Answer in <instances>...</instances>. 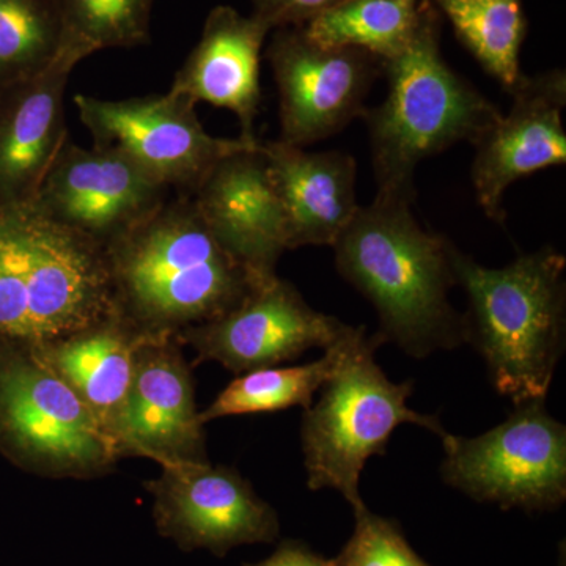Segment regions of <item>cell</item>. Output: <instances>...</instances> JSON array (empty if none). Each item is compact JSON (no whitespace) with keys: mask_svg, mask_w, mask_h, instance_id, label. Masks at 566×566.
I'll return each instance as SVG.
<instances>
[{"mask_svg":"<svg viewBox=\"0 0 566 566\" xmlns=\"http://www.w3.org/2000/svg\"><path fill=\"white\" fill-rule=\"evenodd\" d=\"M59 24L57 57L76 66L88 55L150 40L155 0H50Z\"/></svg>","mask_w":566,"mask_h":566,"instance_id":"603a6c76","label":"cell"},{"mask_svg":"<svg viewBox=\"0 0 566 566\" xmlns=\"http://www.w3.org/2000/svg\"><path fill=\"white\" fill-rule=\"evenodd\" d=\"M59 24L50 0H0V91L50 69Z\"/></svg>","mask_w":566,"mask_h":566,"instance_id":"d4e9b609","label":"cell"},{"mask_svg":"<svg viewBox=\"0 0 566 566\" xmlns=\"http://www.w3.org/2000/svg\"><path fill=\"white\" fill-rule=\"evenodd\" d=\"M245 566H329V560L318 556L304 543L285 542L266 560Z\"/></svg>","mask_w":566,"mask_h":566,"instance_id":"83f0119b","label":"cell"},{"mask_svg":"<svg viewBox=\"0 0 566 566\" xmlns=\"http://www.w3.org/2000/svg\"><path fill=\"white\" fill-rule=\"evenodd\" d=\"M191 365L174 335H151L137 349L128 397L112 431L118 458L159 465L208 461Z\"/></svg>","mask_w":566,"mask_h":566,"instance_id":"5bb4252c","label":"cell"},{"mask_svg":"<svg viewBox=\"0 0 566 566\" xmlns=\"http://www.w3.org/2000/svg\"><path fill=\"white\" fill-rule=\"evenodd\" d=\"M104 251L115 314L145 335L177 337L263 283L216 240L188 193L167 199Z\"/></svg>","mask_w":566,"mask_h":566,"instance_id":"6da1fadb","label":"cell"},{"mask_svg":"<svg viewBox=\"0 0 566 566\" xmlns=\"http://www.w3.org/2000/svg\"><path fill=\"white\" fill-rule=\"evenodd\" d=\"M279 93V140L307 147L363 118L382 61L359 50L319 46L303 29L275 33L268 50Z\"/></svg>","mask_w":566,"mask_h":566,"instance_id":"30bf717a","label":"cell"},{"mask_svg":"<svg viewBox=\"0 0 566 566\" xmlns=\"http://www.w3.org/2000/svg\"><path fill=\"white\" fill-rule=\"evenodd\" d=\"M452 244L417 222L412 202L381 196L359 207L337 238L335 268L374 305L382 344L417 359L464 344V315L449 297L457 286Z\"/></svg>","mask_w":566,"mask_h":566,"instance_id":"7a4b0ae2","label":"cell"},{"mask_svg":"<svg viewBox=\"0 0 566 566\" xmlns=\"http://www.w3.org/2000/svg\"><path fill=\"white\" fill-rule=\"evenodd\" d=\"M164 534L223 556L234 546L271 543L279 535L273 506L230 465L178 463L145 482Z\"/></svg>","mask_w":566,"mask_h":566,"instance_id":"4fadbf2b","label":"cell"},{"mask_svg":"<svg viewBox=\"0 0 566 566\" xmlns=\"http://www.w3.org/2000/svg\"><path fill=\"white\" fill-rule=\"evenodd\" d=\"M74 104L95 147L120 153L153 180L188 196L221 159L260 142L211 136L196 103L172 92L126 99L76 95Z\"/></svg>","mask_w":566,"mask_h":566,"instance_id":"9c48e42d","label":"cell"},{"mask_svg":"<svg viewBox=\"0 0 566 566\" xmlns=\"http://www.w3.org/2000/svg\"><path fill=\"white\" fill-rule=\"evenodd\" d=\"M285 218L286 251L331 245L353 221L357 166L344 151H308L282 140L262 142Z\"/></svg>","mask_w":566,"mask_h":566,"instance_id":"ac0fdd59","label":"cell"},{"mask_svg":"<svg viewBox=\"0 0 566 566\" xmlns=\"http://www.w3.org/2000/svg\"><path fill=\"white\" fill-rule=\"evenodd\" d=\"M344 0H253V17L274 28L304 25Z\"/></svg>","mask_w":566,"mask_h":566,"instance_id":"4316f807","label":"cell"},{"mask_svg":"<svg viewBox=\"0 0 566 566\" xmlns=\"http://www.w3.org/2000/svg\"><path fill=\"white\" fill-rule=\"evenodd\" d=\"M73 70L55 59L39 76L0 91V207L31 202L69 139L63 98Z\"/></svg>","mask_w":566,"mask_h":566,"instance_id":"d6986e66","label":"cell"},{"mask_svg":"<svg viewBox=\"0 0 566 566\" xmlns=\"http://www.w3.org/2000/svg\"><path fill=\"white\" fill-rule=\"evenodd\" d=\"M169 191L120 153L66 139L32 200L59 226L106 249L158 210Z\"/></svg>","mask_w":566,"mask_h":566,"instance_id":"7c38bea8","label":"cell"},{"mask_svg":"<svg viewBox=\"0 0 566 566\" xmlns=\"http://www.w3.org/2000/svg\"><path fill=\"white\" fill-rule=\"evenodd\" d=\"M546 400L515 405L504 422L475 438L441 439L447 485L501 509L551 512L566 499V428Z\"/></svg>","mask_w":566,"mask_h":566,"instance_id":"ba28073f","label":"cell"},{"mask_svg":"<svg viewBox=\"0 0 566 566\" xmlns=\"http://www.w3.org/2000/svg\"><path fill=\"white\" fill-rule=\"evenodd\" d=\"M382 74L385 102L367 107L363 115L376 196L415 203L419 164L460 142L474 144L502 112L442 59L428 13L420 17L408 46L382 62Z\"/></svg>","mask_w":566,"mask_h":566,"instance_id":"277c9868","label":"cell"},{"mask_svg":"<svg viewBox=\"0 0 566 566\" xmlns=\"http://www.w3.org/2000/svg\"><path fill=\"white\" fill-rule=\"evenodd\" d=\"M0 453L48 479H98L120 460L84 401L9 338H0Z\"/></svg>","mask_w":566,"mask_h":566,"instance_id":"52a82bcc","label":"cell"},{"mask_svg":"<svg viewBox=\"0 0 566 566\" xmlns=\"http://www.w3.org/2000/svg\"><path fill=\"white\" fill-rule=\"evenodd\" d=\"M450 256L468 296L465 342L485 360L495 392L513 405L546 400L565 349V255L546 245L486 268L452 244Z\"/></svg>","mask_w":566,"mask_h":566,"instance_id":"3957f363","label":"cell"},{"mask_svg":"<svg viewBox=\"0 0 566 566\" xmlns=\"http://www.w3.org/2000/svg\"><path fill=\"white\" fill-rule=\"evenodd\" d=\"M191 197L216 240L256 281L277 275L285 218L262 142L221 159Z\"/></svg>","mask_w":566,"mask_h":566,"instance_id":"2e32d148","label":"cell"},{"mask_svg":"<svg viewBox=\"0 0 566 566\" xmlns=\"http://www.w3.org/2000/svg\"><path fill=\"white\" fill-rule=\"evenodd\" d=\"M148 337L114 315L54 340L28 345L84 401L112 441L132 387L137 349Z\"/></svg>","mask_w":566,"mask_h":566,"instance_id":"ffe728a7","label":"cell"},{"mask_svg":"<svg viewBox=\"0 0 566 566\" xmlns=\"http://www.w3.org/2000/svg\"><path fill=\"white\" fill-rule=\"evenodd\" d=\"M270 31V25L253 14L243 17L232 7H216L169 92L233 112L241 137L256 139L253 125L262 104L260 63Z\"/></svg>","mask_w":566,"mask_h":566,"instance_id":"e0dca14e","label":"cell"},{"mask_svg":"<svg viewBox=\"0 0 566 566\" xmlns=\"http://www.w3.org/2000/svg\"><path fill=\"white\" fill-rule=\"evenodd\" d=\"M419 0H344L305 22L308 40L349 48L389 61L408 46L419 25Z\"/></svg>","mask_w":566,"mask_h":566,"instance_id":"44dd1931","label":"cell"},{"mask_svg":"<svg viewBox=\"0 0 566 566\" xmlns=\"http://www.w3.org/2000/svg\"><path fill=\"white\" fill-rule=\"evenodd\" d=\"M458 39L490 76L512 92L523 77L520 59L526 39L523 0H438Z\"/></svg>","mask_w":566,"mask_h":566,"instance_id":"cb8c5ba5","label":"cell"},{"mask_svg":"<svg viewBox=\"0 0 566 566\" xmlns=\"http://www.w3.org/2000/svg\"><path fill=\"white\" fill-rule=\"evenodd\" d=\"M114 315L102 245L33 200L0 207V338L43 344Z\"/></svg>","mask_w":566,"mask_h":566,"instance_id":"5b68a950","label":"cell"},{"mask_svg":"<svg viewBox=\"0 0 566 566\" xmlns=\"http://www.w3.org/2000/svg\"><path fill=\"white\" fill-rule=\"evenodd\" d=\"M354 516L352 538L329 566H431L412 549L397 521L375 515L367 506Z\"/></svg>","mask_w":566,"mask_h":566,"instance_id":"484cf974","label":"cell"},{"mask_svg":"<svg viewBox=\"0 0 566 566\" xmlns=\"http://www.w3.org/2000/svg\"><path fill=\"white\" fill-rule=\"evenodd\" d=\"M340 340L324 349L323 357L308 364L292 367L274 365L237 375L214 401L205 411H200V422L207 424L222 417L266 415L294 406L308 408L324 382L333 375Z\"/></svg>","mask_w":566,"mask_h":566,"instance_id":"7402d4cb","label":"cell"},{"mask_svg":"<svg viewBox=\"0 0 566 566\" xmlns=\"http://www.w3.org/2000/svg\"><path fill=\"white\" fill-rule=\"evenodd\" d=\"M349 329V324L315 311L296 286L275 275L232 311L188 327L177 338L196 353L193 364L218 363L241 375L297 359L307 349L331 348Z\"/></svg>","mask_w":566,"mask_h":566,"instance_id":"8fae6325","label":"cell"},{"mask_svg":"<svg viewBox=\"0 0 566 566\" xmlns=\"http://www.w3.org/2000/svg\"><path fill=\"white\" fill-rule=\"evenodd\" d=\"M382 345L364 326H352L340 340L337 365L318 400L305 408L301 424L304 468L312 491L334 490L353 512L364 510L360 476L367 461L386 455L390 436L412 423L444 439L438 417L409 408L412 381L394 382L376 363Z\"/></svg>","mask_w":566,"mask_h":566,"instance_id":"8992f818","label":"cell"},{"mask_svg":"<svg viewBox=\"0 0 566 566\" xmlns=\"http://www.w3.org/2000/svg\"><path fill=\"white\" fill-rule=\"evenodd\" d=\"M510 95V111L472 144L476 202L497 223L505 221V192L513 182L566 163L565 71L523 74Z\"/></svg>","mask_w":566,"mask_h":566,"instance_id":"9a60e30c","label":"cell"}]
</instances>
